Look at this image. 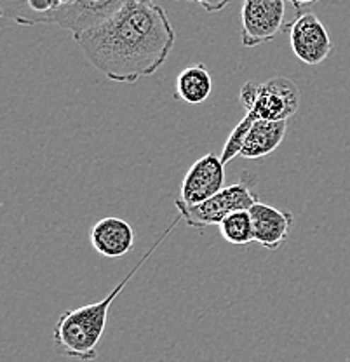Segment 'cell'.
Masks as SVG:
<instances>
[{
  "instance_id": "obj_14",
  "label": "cell",
  "mask_w": 350,
  "mask_h": 362,
  "mask_svg": "<svg viewBox=\"0 0 350 362\" xmlns=\"http://www.w3.org/2000/svg\"><path fill=\"white\" fill-rule=\"evenodd\" d=\"M257 120L258 119L253 115V113H246L244 119L233 127V131L231 133V136H228L227 143H225L223 146V152H221V157H220L225 165H227L231 160H233L235 157H239L244 141H246L247 134H250L251 127H253V124L257 122Z\"/></svg>"
},
{
  "instance_id": "obj_11",
  "label": "cell",
  "mask_w": 350,
  "mask_h": 362,
  "mask_svg": "<svg viewBox=\"0 0 350 362\" xmlns=\"http://www.w3.org/2000/svg\"><path fill=\"white\" fill-rule=\"evenodd\" d=\"M288 120H257L244 141L239 157L262 158L276 152L284 141Z\"/></svg>"
},
{
  "instance_id": "obj_5",
  "label": "cell",
  "mask_w": 350,
  "mask_h": 362,
  "mask_svg": "<svg viewBox=\"0 0 350 362\" xmlns=\"http://www.w3.org/2000/svg\"><path fill=\"white\" fill-rule=\"evenodd\" d=\"M284 13L286 0H244L240 13L244 47L267 44L284 32Z\"/></svg>"
},
{
  "instance_id": "obj_12",
  "label": "cell",
  "mask_w": 350,
  "mask_h": 362,
  "mask_svg": "<svg viewBox=\"0 0 350 362\" xmlns=\"http://www.w3.org/2000/svg\"><path fill=\"white\" fill-rule=\"evenodd\" d=\"M213 93V77L204 63L183 68L176 77L175 100L188 105H201Z\"/></svg>"
},
{
  "instance_id": "obj_1",
  "label": "cell",
  "mask_w": 350,
  "mask_h": 362,
  "mask_svg": "<svg viewBox=\"0 0 350 362\" xmlns=\"http://www.w3.org/2000/svg\"><path fill=\"white\" fill-rule=\"evenodd\" d=\"M74 39L86 59L108 81L136 84L164 65L176 33L163 7L152 0H129L107 21Z\"/></svg>"
},
{
  "instance_id": "obj_6",
  "label": "cell",
  "mask_w": 350,
  "mask_h": 362,
  "mask_svg": "<svg viewBox=\"0 0 350 362\" xmlns=\"http://www.w3.org/2000/svg\"><path fill=\"white\" fill-rule=\"evenodd\" d=\"M284 32L289 35L293 54L308 66L321 65L333 51L326 26L312 11L298 14L295 21L284 26Z\"/></svg>"
},
{
  "instance_id": "obj_3",
  "label": "cell",
  "mask_w": 350,
  "mask_h": 362,
  "mask_svg": "<svg viewBox=\"0 0 350 362\" xmlns=\"http://www.w3.org/2000/svg\"><path fill=\"white\" fill-rule=\"evenodd\" d=\"M257 202H259L257 176L247 171L243 173L237 183L228 185L214 197L197 204V206H187L178 199L175 201L183 223L190 228L199 230L206 228V226H220L228 214L237 213V211H250Z\"/></svg>"
},
{
  "instance_id": "obj_2",
  "label": "cell",
  "mask_w": 350,
  "mask_h": 362,
  "mask_svg": "<svg viewBox=\"0 0 350 362\" xmlns=\"http://www.w3.org/2000/svg\"><path fill=\"white\" fill-rule=\"evenodd\" d=\"M180 221H182V216L178 214L173 220V223L157 237L156 243L146 249V252L141 256L140 262L133 267V270L103 300L96 301V303L84 305V307L74 308V310H66L59 315L54 327H52V343H54V350L59 356L77 359L81 362H93L98 359V346H100L105 329H107L110 307L114 305L117 296L124 291L127 282L136 275V272L145 265L146 259L156 252V249L164 243L165 237L176 228V225Z\"/></svg>"
},
{
  "instance_id": "obj_16",
  "label": "cell",
  "mask_w": 350,
  "mask_h": 362,
  "mask_svg": "<svg viewBox=\"0 0 350 362\" xmlns=\"http://www.w3.org/2000/svg\"><path fill=\"white\" fill-rule=\"evenodd\" d=\"M289 2H291V6L295 7L296 13L303 14V13H307V11H305V9H308V7H310V6L317 4L319 0H289Z\"/></svg>"
},
{
  "instance_id": "obj_4",
  "label": "cell",
  "mask_w": 350,
  "mask_h": 362,
  "mask_svg": "<svg viewBox=\"0 0 350 362\" xmlns=\"http://www.w3.org/2000/svg\"><path fill=\"white\" fill-rule=\"evenodd\" d=\"M300 89L291 78L274 77L267 82L247 81L239 100L246 113L258 120H289L300 108Z\"/></svg>"
},
{
  "instance_id": "obj_15",
  "label": "cell",
  "mask_w": 350,
  "mask_h": 362,
  "mask_svg": "<svg viewBox=\"0 0 350 362\" xmlns=\"http://www.w3.org/2000/svg\"><path fill=\"white\" fill-rule=\"evenodd\" d=\"M187 2L199 4V6H202V9H204L206 13L214 14L223 11L227 6H231L232 0H187Z\"/></svg>"
},
{
  "instance_id": "obj_9",
  "label": "cell",
  "mask_w": 350,
  "mask_h": 362,
  "mask_svg": "<svg viewBox=\"0 0 350 362\" xmlns=\"http://www.w3.org/2000/svg\"><path fill=\"white\" fill-rule=\"evenodd\" d=\"M255 228V243L259 246L276 251L288 240L293 226V214L279 207L269 206L262 201L250 209Z\"/></svg>"
},
{
  "instance_id": "obj_7",
  "label": "cell",
  "mask_w": 350,
  "mask_h": 362,
  "mask_svg": "<svg viewBox=\"0 0 350 362\" xmlns=\"http://www.w3.org/2000/svg\"><path fill=\"white\" fill-rule=\"evenodd\" d=\"M129 0H66L49 18L47 25H58L74 37L119 13Z\"/></svg>"
},
{
  "instance_id": "obj_8",
  "label": "cell",
  "mask_w": 350,
  "mask_h": 362,
  "mask_svg": "<svg viewBox=\"0 0 350 362\" xmlns=\"http://www.w3.org/2000/svg\"><path fill=\"white\" fill-rule=\"evenodd\" d=\"M225 188V164L214 153L197 158L182 181L178 201L187 206H197L214 197Z\"/></svg>"
},
{
  "instance_id": "obj_13",
  "label": "cell",
  "mask_w": 350,
  "mask_h": 362,
  "mask_svg": "<svg viewBox=\"0 0 350 362\" xmlns=\"http://www.w3.org/2000/svg\"><path fill=\"white\" fill-rule=\"evenodd\" d=\"M221 237L233 246H247L255 243V228L250 211H237L228 214L220 223Z\"/></svg>"
},
{
  "instance_id": "obj_10",
  "label": "cell",
  "mask_w": 350,
  "mask_h": 362,
  "mask_svg": "<svg viewBox=\"0 0 350 362\" xmlns=\"http://www.w3.org/2000/svg\"><path fill=\"white\" fill-rule=\"evenodd\" d=\"M89 239L98 255L105 258H122L133 251L134 230L122 218H101L91 228Z\"/></svg>"
}]
</instances>
